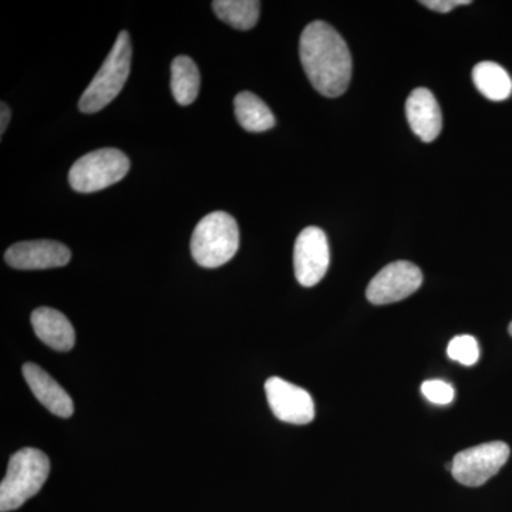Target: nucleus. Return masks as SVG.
<instances>
[{
    "instance_id": "obj_18",
    "label": "nucleus",
    "mask_w": 512,
    "mask_h": 512,
    "mask_svg": "<svg viewBox=\"0 0 512 512\" xmlns=\"http://www.w3.org/2000/svg\"><path fill=\"white\" fill-rule=\"evenodd\" d=\"M447 355L451 360L461 363V365L473 366L480 359V346H478V342L473 336H456L448 343Z\"/></svg>"
},
{
    "instance_id": "obj_7",
    "label": "nucleus",
    "mask_w": 512,
    "mask_h": 512,
    "mask_svg": "<svg viewBox=\"0 0 512 512\" xmlns=\"http://www.w3.org/2000/svg\"><path fill=\"white\" fill-rule=\"evenodd\" d=\"M423 274L417 265L409 261H397L384 266L370 281L366 289L367 301L373 305H389L409 298L419 291Z\"/></svg>"
},
{
    "instance_id": "obj_3",
    "label": "nucleus",
    "mask_w": 512,
    "mask_h": 512,
    "mask_svg": "<svg viewBox=\"0 0 512 512\" xmlns=\"http://www.w3.org/2000/svg\"><path fill=\"white\" fill-rule=\"evenodd\" d=\"M239 229L234 217L215 211L202 218L192 232L191 254L202 268H218L237 254Z\"/></svg>"
},
{
    "instance_id": "obj_19",
    "label": "nucleus",
    "mask_w": 512,
    "mask_h": 512,
    "mask_svg": "<svg viewBox=\"0 0 512 512\" xmlns=\"http://www.w3.org/2000/svg\"><path fill=\"white\" fill-rule=\"evenodd\" d=\"M421 393L429 402L439 406H447L454 400L453 386L443 380H427L421 384Z\"/></svg>"
},
{
    "instance_id": "obj_11",
    "label": "nucleus",
    "mask_w": 512,
    "mask_h": 512,
    "mask_svg": "<svg viewBox=\"0 0 512 512\" xmlns=\"http://www.w3.org/2000/svg\"><path fill=\"white\" fill-rule=\"evenodd\" d=\"M406 116L413 133L424 143H431L440 136L443 116L436 97L429 89L413 90L406 101Z\"/></svg>"
},
{
    "instance_id": "obj_14",
    "label": "nucleus",
    "mask_w": 512,
    "mask_h": 512,
    "mask_svg": "<svg viewBox=\"0 0 512 512\" xmlns=\"http://www.w3.org/2000/svg\"><path fill=\"white\" fill-rule=\"evenodd\" d=\"M235 116L242 128L249 133H264L275 127L274 113L265 101L251 92L239 93L234 100Z\"/></svg>"
},
{
    "instance_id": "obj_22",
    "label": "nucleus",
    "mask_w": 512,
    "mask_h": 512,
    "mask_svg": "<svg viewBox=\"0 0 512 512\" xmlns=\"http://www.w3.org/2000/svg\"><path fill=\"white\" fill-rule=\"evenodd\" d=\"M508 333H510V335L512 336V320L510 325H508Z\"/></svg>"
},
{
    "instance_id": "obj_8",
    "label": "nucleus",
    "mask_w": 512,
    "mask_h": 512,
    "mask_svg": "<svg viewBox=\"0 0 512 512\" xmlns=\"http://www.w3.org/2000/svg\"><path fill=\"white\" fill-rule=\"evenodd\" d=\"M330 262L328 238L318 227L303 229L293 249V268L299 284L312 288L322 281Z\"/></svg>"
},
{
    "instance_id": "obj_15",
    "label": "nucleus",
    "mask_w": 512,
    "mask_h": 512,
    "mask_svg": "<svg viewBox=\"0 0 512 512\" xmlns=\"http://www.w3.org/2000/svg\"><path fill=\"white\" fill-rule=\"evenodd\" d=\"M201 76L197 64L188 56L175 57L171 63V92L180 106H190L200 93Z\"/></svg>"
},
{
    "instance_id": "obj_17",
    "label": "nucleus",
    "mask_w": 512,
    "mask_h": 512,
    "mask_svg": "<svg viewBox=\"0 0 512 512\" xmlns=\"http://www.w3.org/2000/svg\"><path fill=\"white\" fill-rule=\"evenodd\" d=\"M212 9L218 19L232 28L251 30L258 23L261 3L255 0H215Z\"/></svg>"
},
{
    "instance_id": "obj_1",
    "label": "nucleus",
    "mask_w": 512,
    "mask_h": 512,
    "mask_svg": "<svg viewBox=\"0 0 512 512\" xmlns=\"http://www.w3.org/2000/svg\"><path fill=\"white\" fill-rule=\"evenodd\" d=\"M299 56L316 92L335 99L348 90L352 56L343 37L329 23L316 20L303 29Z\"/></svg>"
},
{
    "instance_id": "obj_16",
    "label": "nucleus",
    "mask_w": 512,
    "mask_h": 512,
    "mask_svg": "<svg viewBox=\"0 0 512 512\" xmlns=\"http://www.w3.org/2000/svg\"><path fill=\"white\" fill-rule=\"evenodd\" d=\"M473 82L485 99L504 101L511 96L512 79L503 66L495 62H481L473 69Z\"/></svg>"
},
{
    "instance_id": "obj_9",
    "label": "nucleus",
    "mask_w": 512,
    "mask_h": 512,
    "mask_svg": "<svg viewBox=\"0 0 512 512\" xmlns=\"http://www.w3.org/2000/svg\"><path fill=\"white\" fill-rule=\"evenodd\" d=\"M266 399L276 419L303 426L315 419V403L311 394L281 377H271L265 383Z\"/></svg>"
},
{
    "instance_id": "obj_21",
    "label": "nucleus",
    "mask_w": 512,
    "mask_h": 512,
    "mask_svg": "<svg viewBox=\"0 0 512 512\" xmlns=\"http://www.w3.org/2000/svg\"><path fill=\"white\" fill-rule=\"evenodd\" d=\"M2 106V121H0V136L3 137V134H5L6 128L9 126L10 121V109L8 106H6L5 103L0 104Z\"/></svg>"
},
{
    "instance_id": "obj_10",
    "label": "nucleus",
    "mask_w": 512,
    "mask_h": 512,
    "mask_svg": "<svg viewBox=\"0 0 512 512\" xmlns=\"http://www.w3.org/2000/svg\"><path fill=\"white\" fill-rule=\"evenodd\" d=\"M72 252L60 242L39 239L13 244L6 251V264L20 271L60 268L69 264Z\"/></svg>"
},
{
    "instance_id": "obj_6",
    "label": "nucleus",
    "mask_w": 512,
    "mask_h": 512,
    "mask_svg": "<svg viewBox=\"0 0 512 512\" xmlns=\"http://www.w3.org/2000/svg\"><path fill=\"white\" fill-rule=\"evenodd\" d=\"M510 453V447L503 441H491L467 448L451 461V474L466 487H481L505 466Z\"/></svg>"
},
{
    "instance_id": "obj_13",
    "label": "nucleus",
    "mask_w": 512,
    "mask_h": 512,
    "mask_svg": "<svg viewBox=\"0 0 512 512\" xmlns=\"http://www.w3.org/2000/svg\"><path fill=\"white\" fill-rule=\"evenodd\" d=\"M32 326L37 338L57 352H69L76 343V332L62 312L39 308L32 313Z\"/></svg>"
},
{
    "instance_id": "obj_4",
    "label": "nucleus",
    "mask_w": 512,
    "mask_h": 512,
    "mask_svg": "<svg viewBox=\"0 0 512 512\" xmlns=\"http://www.w3.org/2000/svg\"><path fill=\"white\" fill-rule=\"evenodd\" d=\"M131 57L133 49L130 35L123 30L117 36L116 43L110 55L104 60L103 66L80 97L79 110L82 113H97L119 96L130 74Z\"/></svg>"
},
{
    "instance_id": "obj_5",
    "label": "nucleus",
    "mask_w": 512,
    "mask_h": 512,
    "mask_svg": "<svg viewBox=\"0 0 512 512\" xmlns=\"http://www.w3.org/2000/svg\"><path fill=\"white\" fill-rule=\"evenodd\" d=\"M130 160L116 148H101L80 157L70 168L69 181L74 191L90 194L109 188L126 177Z\"/></svg>"
},
{
    "instance_id": "obj_20",
    "label": "nucleus",
    "mask_w": 512,
    "mask_h": 512,
    "mask_svg": "<svg viewBox=\"0 0 512 512\" xmlns=\"http://www.w3.org/2000/svg\"><path fill=\"white\" fill-rule=\"evenodd\" d=\"M421 5L426 6L427 9L434 10V12L448 13L451 10L458 8V6L470 5V0H423Z\"/></svg>"
},
{
    "instance_id": "obj_12",
    "label": "nucleus",
    "mask_w": 512,
    "mask_h": 512,
    "mask_svg": "<svg viewBox=\"0 0 512 512\" xmlns=\"http://www.w3.org/2000/svg\"><path fill=\"white\" fill-rule=\"evenodd\" d=\"M23 376L33 394L50 413L62 419H69L74 413L72 397L53 379L49 373L35 363L23 365Z\"/></svg>"
},
{
    "instance_id": "obj_2",
    "label": "nucleus",
    "mask_w": 512,
    "mask_h": 512,
    "mask_svg": "<svg viewBox=\"0 0 512 512\" xmlns=\"http://www.w3.org/2000/svg\"><path fill=\"white\" fill-rule=\"evenodd\" d=\"M50 473V461L37 448H22L9 460L8 471L0 484V511L18 510L35 497Z\"/></svg>"
}]
</instances>
